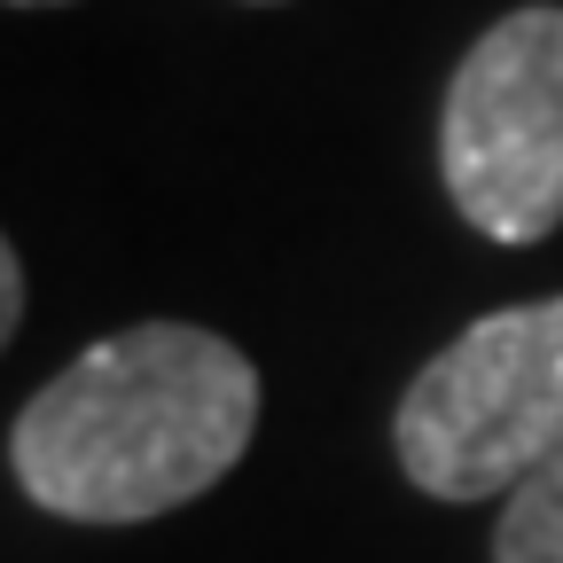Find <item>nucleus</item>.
<instances>
[{
	"instance_id": "f257e3e1",
	"label": "nucleus",
	"mask_w": 563,
	"mask_h": 563,
	"mask_svg": "<svg viewBox=\"0 0 563 563\" xmlns=\"http://www.w3.org/2000/svg\"><path fill=\"white\" fill-rule=\"evenodd\" d=\"M258 431L251 352L196 321H141L87 344L9 431L24 501L70 525H141L211 493Z\"/></svg>"
},
{
	"instance_id": "f03ea898",
	"label": "nucleus",
	"mask_w": 563,
	"mask_h": 563,
	"mask_svg": "<svg viewBox=\"0 0 563 563\" xmlns=\"http://www.w3.org/2000/svg\"><path fill=\"white\" fill-rule=\"evenodd\" d=\"M391 446L415 493L493 501L563 454V298L501 306L415 368Z\"/></svg>"
},
{
	"instance_id": "7ed1b4c3",
	"label": "nucleus",
	"mask_w": 563,
	"mask_h": 563,
	"mask_svg": "<svg viewBox=\"0 0 563 563\" xmlns=\"http://www.w3.org/2000/svg\"><path fill=\"white\" fill-rule=\"evenodd\" d=\"M439 173L485 243L563 228V9H509L462 63L439 118Z\"/></svg>"
},
{
	"instance_id": "20e7f679",
	"label": "nucleus",
	"mask_w": 563,
	"mask_h": 563,
	"mask_svg": "<svg viewBox=\"0 0 563 563\" xmlns=\"http://www.w3.org/2000/svg\"><path fill=\"white\" fill-rule=\"evenodd\" d=\"M493 563H563V454L540 462L493 525Z\"/></svg>"
},
{
	"instance_id": "39448f33",
	"label": "nucleus",
	"mask_w": 563,
	"mask_h": 563,
	"mask_svg": "<svg viewBox=\"0 0 563 563\" xmlns=\"http://www.w3.org/2000/svg\"><path fill=\"white\" fill-rule=\"evenodd\" d=\"M24 329V251L9 243L0 251V336H16Z\"/></svg>"
},
{
	"instance_id": "423d86ee",
	"label": "nucleus",
	"mask_w": 563,
	"mask_h": 563,
	"mask_svg": "<svg viewBox=\"0 0 563 563\" xmlns=\"http://www.w3.org/2000/svg\"><path fill=\"white\" fill-rule=\"evenodd\" d=\"M9 9H55V0H9Z\"/></svg>"
}]
</instances>
